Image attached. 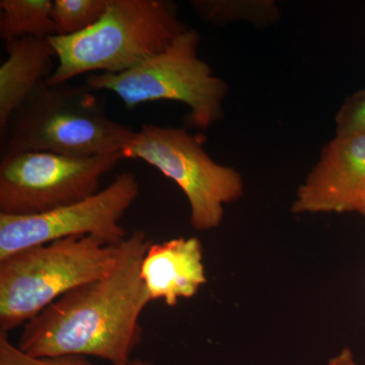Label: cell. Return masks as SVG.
I'll list each match as a JSON object with an SVG mask.
<instances>
[{
  "label": "cell",
  "instance_id": "obj_1",
  "mask_svg": "<svg viewBox=\"0 0 365 365\" xmlns=\"http://www.w3.org/2000/svg\"><path fill=\"white\" fill-rule=\"evenodd\" d=\"M151 244L144 230H134L120 244L111 272L46 307L23 327L16 346L35 357L81 355L131 365L143 340L139 319L151 302L140 276Z\"/></svg>",
  "mask_w": 365,
  "mask_h": 365
},
{
  "label": "cell",
  "instance_id": "obj_2",
  "mask_svg": "<svg viewBox=\"0 0 365 365\" xmlns=\"http://www.w3.org/2000/svg\"><path fill=\"white\" fill-rule=\"evenodd\" d=\"M88 86L42 83L9 120L1 158L23 153L90 158L121 153L135 131L108 116Z\"/></svg>",
  "mask_w": 365,
  "mask_h": 365
},
{
  "label": "cell",
  "instance_id": "obj_3",
  "mask_svg": "<svg viewBox=\"0 0 365 365\" xmlns=\"http://www.w3.org/2000/svg\"><path fill=\"white\" fill-rule=\"evenodd\" d=\"M188 26L165 0H110L104 16L71 37H50L57 66L48 85L98 71L123 73L165 51Z\"/></svg>",
  "mask_w": 365,
  "mask_h": 365
},
{
  "label": "cell",
  "instance_id": "obj_4",
  "mask_svg": "<svg viewBox=\"0 0 365 365\" xmlns=\"http://www.w3.org/2000/svg\"><path fill=\"white\" fill-rule=\"evenodd\" d=\"M119 256L120 245L86 235L32 247L0 261V331L25 326L67 292L104 277Z\"/></svg>",
  "mask_w": 365,
  "mask_h": 365
},
{
  "label": "cell",
  "instance_id": "obj_5",
  "mask_svg": "<svg viewBox=\"0 0 365 365\" xmlns=\"http://www.w3.org/2000/svg\"><path fill=\"white\" fill-rule=\"evenodd\" d=\"M199 43V33L188 28L165 51L138 66L123 73L91 74L86 86L112 91L128 109L157 101L182 103L194 127L207 129L223 116L228 85L198 56Z\"/></svg>",
  "mask_w": 365,
  "mask_h": 365
},
{
  "label": "cell",
  "instance_id": "obj_6",
  "mask_svg": "<svg viewBox=\"0 0 365 365\" xmlns=\"http://www.w3.org/2000/svg\"><path fill=\"white\" fill-rule=\"evenodd\" d=\"M121 153L148 163L176 182L189 202L190 225L200 232L220 227L225 205L244 195L242 175L216 163L201 137L184 127L143 124Z\"/></svg>",
  "mask_w": 365,
  "mask_h": 365
},
{
  "label": "cell",
  "instance_id": "obj_7",
  "mask_svg": "<svg viewBox=\"0 0 365 365\" xmlns=\"http://www.w3.org/2000/svg\"><path fill=\"white\" fill-rule=\"evenodd\" d=\"M121 153L71 158L50 153H23L1 158L0 213L31 216L71 205L100 191Z\"/></svg>",
  "mask_w": 365,
  "mask_h": 365
},
{
  "label": "cell",
  "instance_id": "obj_8",
  "mask_svg": "<svg viewBox=\"0 0 365 365\" xmlns=\"http://www.w3.org/2000/svg\"><path fill=\"white\" fill-rule=\"evenodd\" d=\"M139 192L136 177L124 172L79 202L37 215L0 213V261L23 250L71 237L93 235L118 246L128 237L120 222Z\"/></svg>",
  "mask_w": 365,
  "mask_h": 365
},
{
  "label": "cell",
  "instance_id": "obj_9",
  "mask_svg": "<svg viewBox=\"0 0 365 365\" xmlns=\"http://www.w3.org/2000/svg\"><path fill=\"white\" fill-rule=\"evenodd\" d=\"M364 203L365 136L335 135L297 189L290 211L359 213Z\"/></svg>",
  "mask_w": 365,
  "mask_h": 365
},
{
  "label": "cell",
  "instance_id": "obj_10",
  "mask_svg": "<svg viewBox=\"0 0 365 365\" xmlns=\"http://www.w3.org/2000/svg\"><path fill=\"white\" fill-rule=\"evenodd\" d=\"M140 276L151 302L163 300L168 307H176L180 299L195 297L207 282L200 240L176 237L153 242L141 264Z\"/></svg>",
  "mask_w": 365,
  "mask_h": 365
},
{
  "label": "cell",
  "instance_id": "obj_11",
  "mask_svg": "<svg viewBox=\"0 0 365 365\" xmlns=\"http://www.w3.org/2000/svg\"><path fill=\"white\" fill-rule=\"evenodd\" d=\"M7 58L0 66V135H6L9 120L42 83L51 78L56 53L50 38L6 41ZM57 59V58H56Z\"/></svg>",
  "mask_w": 365,
  "mask_h": 365
},
{
  "label": "cell",
  "instance_id": "obj_12",
  "mask_svg": "<svg viewBox=\"0 0 365 365\" xmlns=\"http://www.w3.org/2000/svg\"><path fill=\"white\" fill-rule=\"evenodd\" d=\"M51 0H1L0 38L9 41L35 37L47 39L56 35Z\"/></svg>",
  "mask_w": 365,
  "mask_h": 365
},
{
  "label": "cell",
  "instance_id": "obj_13",
  "mask_svg": "<svg viewBox=\"0 0 365 365\" xmlns=\"http://www.w3.org/2000/svg\"><path fill=\"white\" fill-rule=\"evenodd\" d=\"M190 6L201 20L215 26L245 21L265 28L281 19L279 7L273 0H192Z\"/></svg>",
  "mask_w": 365,
  "mask_h": 365
},
{
  "label": "cell",
  "instance_id": "obj_14",
  "mask_svg": "<svg viewBox=\"0 0 365 365\" xmlns=\"http://www.w3.org/2000/svg\"><path fill=\"white\" fill-rule=\"evenodd\" d=\"M110 0H54L52 19L59 37L78 35L104 16Z\"/></svg>",
  "mask_w": 365,
  "mask_h": 365
},
{
  "label": "cell",
  "instance_id": "obj_15",
  "mask_svg": "<svg viewBox=\"0 0 365 365\" xmlns=\"http://www.w3.org/2000/svg\"><path fill=\"white\" fill-rule=\"evenodd\" d=\"M0 365H95L81 355L35 357L21 351L9 340V333L0 331Z\"/></svg>",
  "mask_w": 365,
  "mask_h": 365
},
{
  "label": "cell",
  "instance_id": "obj_16",
  "mask_svg": "<svg viewBox=\"0 0 365 365\" xmlns=\"http://www.w3.org/2000/svg\"><path fill=\"white\" fill-rule=\"evenodd\" d=\"M336 135L365 136V88L348 96L335 116Z\"/></svg>",
  "mask_w": 365,
  "mask_h": 365
},
{
  "label": "cell",
  "instance_id": "obj_17",
  "mask_svg": "<svg viewBox=\"0 0 365 365\" xmlns=\"http://www.w3.org/2000/svg\"><path fill=\"white\" fill-rule=\"evenodd\" d=\"M328 365H359L355 360L354 354L351 349L348 347L343 348L342 350L335 356L331 357Z\"/></svg>",
  "mask_w": 365,
  "mask_h": 365
},
{
  "label": "cell",
  "instance_id": "obj_18",
  "mask_svg": "<svg viewBox=\"0 0 365 365\" xmlns=\"http://www.w3.org/2000/svg\"><path fill=\"white\" fill-rule=\"evenodd\" d=\"M131 365H155L153 362L146 361L143 359H133L132 360Z\"/></svg>",
  "mask_w": 365,
  "mask_h": 365
},
{
  "label": "cell",
  "instance_id": "obj_19",
  "mask_svg": "<svg viewBox=\"0 0 365 365\" xmlns=\"http://www.w3.org/2000/svg\"><path fill=\"white\" fill-rule=\"evenodd\" d=\"M359 215L362 216V217L365 220V203L364 204V206H362L361 209L359 210Z\"/></svg>",
  "mask_w": 365,
  "mask_h": 365
}]
</instances>
